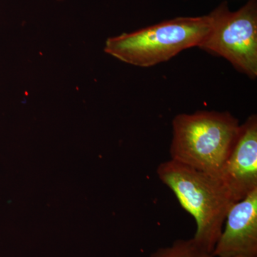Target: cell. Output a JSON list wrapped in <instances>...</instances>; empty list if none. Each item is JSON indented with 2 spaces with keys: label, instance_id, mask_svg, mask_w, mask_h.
<instances>
[{
  "label": "cell",
  "instance_id": "cell-2",
  "mask_svg": "<svg viewBox=\"0 0 257 257\" xmlns=\"http://www.w3.org/2000/svg\"><path fill=\"white\" fill-rule=\"evenodd\" d=\"M216 10L200 17H180L167 20L106 42V53L126 63L150 67L167 62L181 52L199 47L209 35Z\"/></svg>",
  "mask_w": 257,
  "mask_h": 257
},
{
  "label": "cell",
  "instance_id": "cell-6",
  "mask_svg": "<svg viewBox=\"0 0 257 257\" xmlns=\"http://www.w3.org/2000/svg\"><path fill=\"white\" fill-rule=\"evenodd\" d=\"M214 257H257V189L230 208Z\"/></svg>",
  "mask_w": 257,
  "mask_h": 257
},
{
  "label": "cell",
  "instance_id": "cell-3",
  "mask_svg": "<svg viewBox=\"0 0 257 257\" xmlns=\"http://www.w3.org/2000/svg\"><path fill=\"white\" fill-rule=\"evenodd\" d=\"M240 125L239 120L226 111L177 115L172 121L170 160L218 177Z\"/></svg>",
  "mask_w": 257,
  "mask_h": 257
},
{
  "label": "cell",
  "instance_id": "cell-8",
  "mask_svg": "<svg viewBox=\"0 0 257 257\" xmlns=\"http://www.w3.org/2000/svg\"><path fill=\"white\" fill-rule=\"evenodd\" d=\"M59 1H62V0H59Z\"/></svg>",
  "mask_w": 257,
  "mask_h": 257
},
{
  "label": "cell",
  "instance_id": "cell-1",
  "mask_svg": "<svg viewBox=\"0 0 257 257\" xmlns=\"http://www.w3.org/2000/svg\"><path fill=\"white\" fill-rule=\"evenodd\" d=\"M157 175L175 194L181 207L195 221L193 240L212 254L226 214L237 202L217 176L209 175L172 160L162 162Z\"/></svg>",
  "mask_w": 257,
  "mask_h": 257
},
{
  "label": "cell",
  "instance_id": "cell-7",
  "mask_svg": "<svg viewBox=\"0 0 257 257\" xmlns=\"http://www.w3.org/2000/svg\"><path fill=\"white\" fill-rule=\"evenodd\" d=\"M149 257H214L198 246L192 238L175 240L170 246L157 248Z\"/></svg>",
  "mask_w": 257,
  "mask_h": 257
},
{
  "label": "cell",
  "instance_id": "cell-5",
  "mask_svg": "<svg viewBox=\"0 0 257 257\" xmlns=\"http://www.w3.org/2000/svg\"><path fill=\"white\" fill-rule=\"evenodd\" d=\"M218 177L237 202L257 189L256 114L240 125L237 138Z\"/></svg>",
  "mask_w": 257,
  "mask_h": 257
},
{
  "label": "cell",
  "instance_id": "cell-4",
  "mask_svg": "<svg viewBox=\"0 0 257 257\" xmlns=\"http://www.w3.org/2000/svg\"><path fill=\"white\" fill-rule=\"evenodd\" d=\"M216 10L214 26L199 48L229 61L251 78L257 76V0L230 11L227 3Z\"/></svg>",
  "mask_w": 257,
  "mask_h": 257
}]
</instances>
